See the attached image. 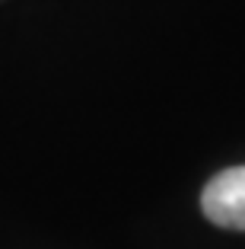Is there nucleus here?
Here are the masks:
<instances>
[{"instance_id":"f257e3e1","label":"nucleus","mask_w":245,"mask_h":249,"mask_svg":"<svg viewBox=\"0 0 245 249\" xmlns=\"http://www.w3.org/2000/svg\"><path fill=\"white\" fill-rule=\"evenodd\" d=\"M201 208L216 227L245 230V166L216 173L201 195Z\"/></svg>"}]
</instances>
